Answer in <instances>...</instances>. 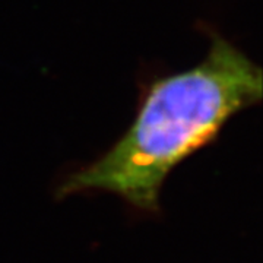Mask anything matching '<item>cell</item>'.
Listing matches in <instances>:
<instances>
[{
  "label": "cell",
  "mask_w": 263,
  "mask_h": 263,
  "mask_svg": "<svg viewBox=\"0 0 263 263\" xmlns=\"http://www.w3.org/2000/svg\"><path fill=\"white\" fill-rule=\"evenodd\" d=\"M262 92V69L214 35L199 65L151 85L129 130L101 158L70 174L57 196L103 190L157 214L170 173L215 141L224 124L259 103Z\"/></svg>",
  "instance_id": "1"
}]
</instances>
